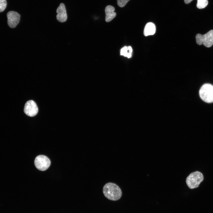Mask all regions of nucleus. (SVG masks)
Instances as JSON below:
<instances>
[{
  "mask_svg": "<svg viewBox=\"0 0 213 213\" xmlns=\"http://www.w3.org/2000/svg\"><path fill=\"white\" fill-rule=\"evenodd\" d=\"M103 189L105 196L111 200H117L122 195V192L120 188L113 183H107L104 185Z\"/></svg>",
  "mask_w": 213,
  "mask_h": 213,
  "instance_id": "obj_1",
  "label": "nucleus"
},
{
  "mask_svg": "<svg viewBox=\"0 0 213 213\" xmlns=\"http://www.w3.org/2000/svg\"><path fill=\"white\" fill-rule=\"evenodd\" d=\"M204 180L202 174L199 171H195L191 173L187 178L186 183L190 189L197 188Z\"/></svg>",
  "mask_w": 213,
  "mask_h": 213,
  "instance_id": "obj_2",
  "label": "nucleus"
},
{
  "mask_svg": "<svg viewBox=\"0 0 213 213\" xmlns=\"http://www.w3.org/2000/svg\"><path fill=\"white\" fill-rule=\"evenodd\" d=\"M201 99L204 101L210 103L213 102V85L208 83L203 85L199 91Z\"/></svg>",
  "mask_w": 213,
  "mask_h": 213,
  "instance_id": "obj_3",
  "label": "nucleus"
},
{
  "mask_svg": "<svg viewBox=\"0 0 213 213\" xmlns=\"http://www.w3.org/2000/svg\"><path fill=\"white\" fill-rule=\"evenodd\" d=\"M196 42L199 45L203 44L207 47L213 44V30H211L204 35L197 34L196 36Z\"/></svg>",
  "mask_w": 213,
  "mask_h": 213,
  "instance_id": "obj_4",
  "label": "nucleus"
},
{
  "mask_svg": "<svg viewBox=\"0 0 213 213\" xmlns=\"http://www.w3.org/2000/svg\"><path fill=\"white\" fill-rule=\"evenodd\" d=\"M34 164L38 169L44 171L49 168L51 164V161L46 156L43 155H39L36 158Z\"/></svg>",
  "mask_w": 213,
  "mask_h": 213,
  "instance_id": "obj_5",
  "label": "nucleus"
},
{
  "mask_svg": "<svg viewBox=\"0 0 213 213\" xmlns=\"http://www.w3.org/2000/svg\"><path fill=\"white\" fill-rule=\"evenodd\" d=\"M24 111L28 116L33 117L38 113V108L36 102L33 100H30L25 104Z\"/></svg>",
  "mask_w": 213,
  "mask_h": 213,
  "instance_id": "obj_6",
  "label": "nucleus"
},
{
  "mask_svg": "<svg viewBox=\"0 0 213 213\" xmlns=\"http://www.w3.org/2000/svg\"><path fill=\"white\" fill-rule=\"evenodd\" d=\"M7 17L9 26L11 28H15L20 21V14L17 12L11 11L7 13Z\"/></svg>",
  "mask_w": 213,
  "mask_h": 213,
  "instance_id": "obj_7",
  "label": "nucleus"
},
{
  "mask_svg": "<svg viewBox=\"0 0 213 213\" xmlns=\"http://www.w3.org/2000/svg\"><path fill=\"white\" fill-rule=\"evenodd\" d=\"M56 12L57 13L56 18L58 21L63 22L66 21L67 15L66 8L63 3L60 4L57 9Z\"/></svg>",
  "mask_w": 213,
  "mask_h": 213,
  "instance_id": "obj_8",
  "label": "nucleus"
},
{
  "mask_svg": "<svg viewBox=\"0 0 213 213\" xmlns=\"http://www.w3.org/2000/svg\"><path fill=\"white\" fill-rule=\"evenodd\" d=\"M114 8L111 5H108L106 7L105 12L106 14L105 21L106 22H110L116 17V13L114 12Z\"/></svg>",
  "mask_w": 213,
  "mask_h": 213,
  "instance_id": "obj_9",
  "label": "nucleus"
},
{
  "mask_svg": "<svg viewBox=\"0 0 213 213\" xmlns=\"http://www.w3.org/2000/svg\"><path fill=\"white\" fill-rule=\"evenodd\" d=\"M156 32V27L154 24L152 22L148 23L146 25L143 31L145 36L154 35Z\"/></svg>",
  "mask_w": 213,
  "mask_h": 213,
  "instance_id": "obj_10",
  "label": "nucleus"
},
{
  "mask_svg": "<svg viewBox=\"0 0 213 213\" xmlns=\"http://www.w3.org/2000/svg\"><path fill=\"white\" fill-rule=\"evenodd\" d=\"M132 49L130 46H125L121 49L120 55L130 58L132 56Z\"/></svg>",
  "mask_w": 213,
  "mask_h": 213,
  "instance_id": "obj_11",
  "label": "nucleus"
},
{
  "mask_svg": "<svg viewBox=\"0 0 213 213\" xmlns=\"http://www.w3.org/2000/svg\"><path fill=\"white\" fill-rule=\"evenodd\" d=\"M208 3L207 0H197V7L200 9L204 8L207 6Z\"/></svg>",
  "mask_w": 213,
  "mask_h": 213,
  "instance_id": "obj_12",
  "label": "nucleus"
},
{
  "mask_svg": "<svg viewBox=\"0 0 213 213\" xmlns=\"http://www.w3.org/2000/svg\"><path fill=\"white\" fill-rule=\"evenodd\" d=\"M7 5L6 0H0V12L4 11L6 8Z\"/></svg>",
  "mask_w": 213,
  "mask_h": 213,
  "instance_id": "obj_13",
  "label": "nucleus"
},
{
  "mask_svg": "<svg viewBox=\"0 0 213 213\" xmlns=\"http://www.w3.org/2000/svg\"><path fill=\"white\" fill-rule=\"evenodd\" d=\"M130 0H117L119 6L122 7H124Z\"/></svg>",
  "mask_w": 213,
  "mask_h": 213,
  "instance_id": "obj_14",
  "label": "nucleus"
},
{
  "mask_svg": "<svg viewBox=\"0 0 213 213\" xmlns=\"http://www.w3.org/2000/svg\"><path fill=\"white\" fill-rule=\"evenodd\" d=\"M193 0H184V2L186 4L190 3Z\"/></svg>",
  "mask_w": 213,
  "mask_h": 213,
  "instance_id": "obj_15",
  "label": "nucleus"
}]
</instances>
